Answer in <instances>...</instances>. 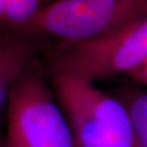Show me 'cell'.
Listing matches in <instances>:
<instances>
[{"mask_svg":"<svg viewBox=\"0 0 147 147\" xmlns=\"http://www.w3.org/2000/svg\"><path fill=\"white\" fill-rule=\"evenodd\" d=\"M52 83L78 147H138L130 113L117 96L65 74H52Z\"/></svg>","mask_w":147,"mask_h":147,"instance_id":"1","label":"cell"},{"mask_svg":"<svg viewBox=\"0 0 147 147\" xmlns=\"http://www.w3.org/2000/svg\"><path fill=\"white\" fill-rule=\"evenodd\" d=\"M3 147H78L38 60L16 79L6 106Z\"/></svg>","mask_w":147,"mask_h":147,"instance_id":"2","label":"cell"},{"mask_svg":"<svg viewBox=\"0 0 147 147\" xmlns=\"http://www.w3.org/2000/svg\"><path fill=\"white\" fill-rule=\"evenodd\" d=\"M52 74L96 81L129 73L147 59V14L92 39L45 51Z\"/></svg>","mask_w":147,"mask_h":147,"instance_id":"3","label":"cell"},{"mask_svg":"<svg viewBox=\"0 0 147 147\" xmlns=\"http://www.w3.org/2000/svg\"><path fill=\"white\" fill-rule=\"evenodd\" d=\"M147 14V0H57L40 7L26 32L50 47H64L92 39Z\"/></svg>","mask_w":147,"mask_h":147,"instance_id":"4","label":"cell"},{"mask_svg":"<svg viewBox=\"0 0 147 147\" xmlns=\"http://www.w3.org/2000/svg\"><path fill=\"white\" fill-rule=\"evenodd\" d=\"M47 47L46 40L36 34L0 27V117L13 83Z\"/></svg>","mask_w":147,"mask_h":147,"instance_id":"5","label":"cell"},{"mask_svg":"<svg viewBox=\"0 0 147 147\" xmlns=\"http://www.w3.org/2000/svg\"><path fill=\"white\" fill-rule=\"evenodd\" d=\"M133 120L138 147H147V89L125 87L117 96Z\"/></svg>","mask_w":147,"mask_h":147,"instance_id":"6","label":"cell"},{"mask_svg":"<svg viewBox=\"0 0 147 147\" xmlns=\"http://www.w3.org/2000/svg\"><path fill=\"white\" fill-rule=\"evenodd\" d=\"M40 7V0H0V27L26 31Z\"/></svg>","mask_w":147,"mask_h":147,"instance_id":"7","label":"cell"},{"mask_svg":"<svg viewBox=\"0 0 147 147\" xmlns=\"http://www.w3.org/2000/svg\"><path fill=\"white\" fill-rule=\"evenodd\" d=\"M128 76L138 84L145 86L147 89V59L128 74Z\"/></svg>","mask_w":147,"mask_h":147,"instance_id":"8","label":"cell"},{"mask_svg":"<svg viewBox=\"0 0 147 147\" xmlns=\"http://www.w3.org/2000/svg\"><path fill=\"white\" fill-rule=\"evenodd\" d=\"M0 147H3V133L0 130Z\"/></svg>","mask_w":147,"mask_h":147,"instance_id":"9","label":"cell"}]
</instances>
